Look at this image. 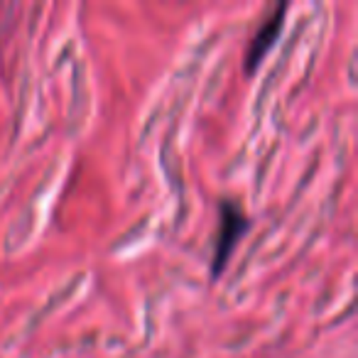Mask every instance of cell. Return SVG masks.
<instances>
[{"instance_id": "cell-1", "label": "cell", "mask_w": 358, "mask_h": 358, "mask_svg": "<svg viewBox=\"0 0 358 358\" xmlns=\"http://www.w3.org/2000/svg\"><path fill=\"white\" fill-rule=\"evenodd\" d=\"M250 219L241 201L236 199H221L219 201V229L214 236V253H211V275L219 278L226 270L229 260L234 258L236 245L241 243L243 234L248 231Z\"/></svg>"}, {"instance_id": "cell-2", "label": "cell", "mask_w": 358, "mask_h": 358, "mask_svg": "<svg viewBox=\"0 0 358 358\" xmlns=\"http://www.w3.org/2000/svg\"><path fill=\"white\" fill-rule=\"evenodd\" d=\"M287 10H289V6L287 3H282V6H273L268 15L260 17V25L255 27V32L250 35L248 50H245V69L248 71H253L255 66L265 59V55L275 47L280 32H282Z\"/></svg>"}]
</instances>
